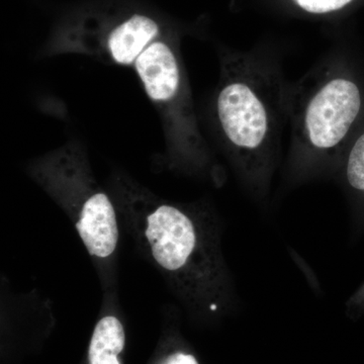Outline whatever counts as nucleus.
I'll use <instances>...</instances> for the list:
<instances>
[{"label":"nucleus","mask_w":364,"mask_h":364,"mask_svg":"<svg viewBox=\"0 0 364 364\" xmlns=\"http://www.w3.org/2000/svg\"><path fill=\"white\" fill-rule=\"evenodd\" d=\"M109 189L119 220L182 305L200 316L231 310L233 282L214 215L164 200L122 170Z\"/></svg>","instance_id":"f257e3e1"},{"label":"nucleus","mask_w":364,"mask_h":364,"mask_svg":"<svg viewBox=\"0 0 364 364\" xmlns=\"http://www.w3.org/2000/svg\"><path fill=\"white\" fill-rule=\"evenodd\" d=\"M220 69L213 112L218 133L242 183L265 202L287 124V81L267 54L223 53Z\"/></svg>","instance_id":"f03ea898"},{"label":"nucleus","mask_w":364,"mask_h":364,"mask_svg":"<svg viewBox=\"0 0 364 364\" xmlns=\"http://www.w3.org/2000/svg\"><path fill=\"white\" fill-rule=\"evenodd\" d=\"M361 86L335 60L287 82L286 109L291 128L287 177L305 181L339 169L363 116Z\"/></svg>","instance_id":"7ed1b4c3"},{"label":"nucleus","mask_w":364,"mask_h":364,"mask_svg":"<svg viewBox=\"0 0 364 364\" xmlns=\"http://www.w3.org/2000/svg\"><path fill=\"white\" fill-rule=\"evenodd\" d=\"M28 176L68 215L102 277L105 291L114 287L119 215L109 191L98 183L85 146L77 140L28 163Z\"/></svg>","instance_id":"20e7f679"},{"label":"nucleus","mask_w":364,"mask_h":364,"mask_svg":"<svg viewBox=\"0 0 364 364\" xmlns=\"http://www.w3.org/2000/svg\"><path fill=\"white\" fill-rule=\"evenodd\" d=\"M133 68L159 114L170 166L189 176L214 178L217 164L200 131L177 46L160 38L140 55Z\"/></svg>","instance_id":"39448f33"},{"label":"nucleus","mask_w":364,"mask_h":364,"mask_svg":"<svg viewBox=\"0 0 364 364\" xmlns=\"http://www.w3.org/2000/svg\"><path fill=\"white\" fill-rule=\"evenodd\" d=\"M338 171L353 205L358 227L364 228V130L352 139Z\"/></svg>","instance_id":"423d86ee"},{"label":"nucleus","mask_w":364,"mask_h":364,"mask_svg":"<svg viewBox=\"0 0 364 364\" xmlns=\"http://www.w3.org/2000/svg\"><path fill=\"white\" fill-rule=\"evenodd\" d=\"M126 334L117 316L105 315L95 325L88 348L90 364H122L119 355L124 350Z\"/></svg>","instance_id":"0eeeda50"},{"label":"nucleus","mask_w":364,"mask_h":364,"mask_svg":"<svg viewBox=\"0 0 364 364\" xmlns=\"http://www.w3.org/2000/svg\"><path fill=\"white\" fill-rule=\"evenodd\" d=\"M306 13L324 14L334 13L348 6L352 0H294Z\"/></svg>","instance_id":"6e6552de"},{"label":"nucleus","mask_w":364,"mask_h":364,"mask_svg":"<svg viewBox=\"0 0 364 364\" xmlns=\"http://www.w3.org/2000/svg\"><path fill=\"white\" fill-rule=\"evenodd\" d=\"M346 310L352 317L364 315V282L347 301Z\"/></svg>","instance_id":"1a4fd4ad"},{"label":"nucleus","mask_w":364,"mask_h":364,"mask_svg":"<svg viewBox=\"0 0 364 364\" xmlns=\"http://www.w3.org/2000/svg\"><path fill=\"white\" fill-rule=\"evenodd\" d=\"M161 364H198L195 356L186 352L177 351L166 356Z\"/></svg>","instance_id":"9d476101"}]
</instances>
